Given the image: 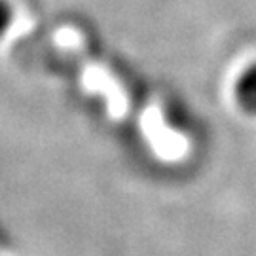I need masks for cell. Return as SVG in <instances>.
I'll return each instance as SVG.
<instances>
[{
    "mask_svg": "<svg viewBox=\"0 0 256 256\" xmlns=\"http://www.w3.org/2000/svg\"><path fill=\"white\" fill-rule=\"evenodd\" d=\"M234 102L241 114L256 118V61L239 72L234 84Z\"/></svg>",
    "mask_w": 256,
    "mask_h": 256,
    "instance_id": "obj_1",
    "label": "cell"
},
{
    "mask_svg": "<svg viewBox=\"0 0 256 256\" xmlns=\"http://www.w3.org/2000/svg\"><path fill=\"white\" fill-rule=\"evenodd\" d=\"M14 23V6L10 0H0V38L10 30Z\"/></svg>",
    "mask_w": 256,
    "mask_h": 256,
    "instance_id": "obj_2",
    "label": "cell"
}]
</instances>
